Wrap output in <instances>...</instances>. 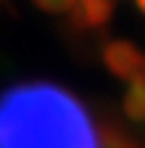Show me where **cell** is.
I'll list each match as a JSON object with an SVG mask.
<instances>
[{
  "label": "cell",
  "instance_id": "6da1fadb",
  "mask_svg": "<svg viewBox=\"0 0 145 148\" xmlns=\"http://www.w3.org/2000/svg\"><path fill=\"white\" fill-rule=\"evenodd\" d=\"M0 148H100L88 108L54 83L0 94Z\"/></svg>",
  "mask_w": 145,
  "mask_h": 148
},
{
  "label": "cell",
  "instance_id": "7a4b0ae2",
  "mask_svg": "<svg viewBox=\"0 0 145 148\" xmlns=\"http://www.w3.org/2000/svg\"><path fill=\"white\" fill-rule=\"evenodd\" d=\"M103 66L108 69L117 80H134L142 74L145 54L131 43V40H111L103 49Z\"/></svg>",
  "mask_w": 145,
  "mask_h": 148
},
{
  "label": "cell",
  "instance_id": "3957f363",
  "mask_svg": "<svg viewBox=\"0 0 145 148\" xmlns=\"http://www.w3.org/2000/svg\"><path fill=\"white\" fill-rule=\"evenodd\" d=\"M68 14L80 32H97V29L108 26L111 14H114V0H77Z\"/></svg>",
  "mask_w": 145,
  "mask_h": 148
},
{
  "label": "cell",
  "instance_id": "277c9868",
  "mask_svg": "<svg viewBox=\"0 0 145 148\" xmlns=\"http://www.w3.org/2000/svg\"><path fill=\"white\" fill-rule=\"evenodd\" d=\"M122 111L131 123H145V77H134L122 97Z\"/></svg>",
  "mask_w": 145,
  "mask_h": 148
},
{
  "label": "cell",
  "instance_id": "5b68a950",
  "mask_svg": "<svg viewBox=\"0 0 145 148\" xmlns=\"http://www.w3.org/2000/svg\"><path fill=\"white\" fill-rule=\"evenodd\" d=\"M34 3L43 12H49V14H68L77 0H34Z\"/></svg>",
  "mask_w": 145,
  "mask_h": 148
},
{
  "label": "cell",
  "instance_id": "8992f818",
  "mask_svg": "<svg viewBox=\"0 0 145 148\" xmlns=\"http://www.w3.org/2000/svg\"><path fill=\"white\" fill-rule=\"evenodd\" d=\"M134 3H137V9H140V12L145 14V0H134Z\"/></svg>",
  "mask_w": 145,
  "mask_h": 148
},
{
  "label": "cell",
  "instance_id": "52a82bcc",
  "mask_svg": "<svg viewBox=\"0 0 145 148\" xmlns=\"http://www.w3.org/2000/svg\"><path fill=\"white\" fill-rule=\"evenodd\" d=\"M142 77H145V66H142Z\"/></svg>",
  "mask_w": 145,
  "mask_h": 148
}]
</instances>
